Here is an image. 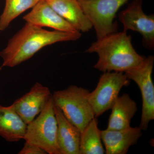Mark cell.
<instances>
[{
	"instance_id": "1",
	"label": "cell",
	"mask_w": 154,
	"mask_h": 154,
	"mask_svg": "<svg viewBox=\"0 0 154 154\" xmlns=\"http://www.w3.org/2000/svg\"><path fill=\"white\" fill-rule=\"evenodd\" d=\"M81 36L80 31H49L26 22L0 52L2 66L14 67L30 59L45 46L61 42L76 41Z\"/></svg>"
},
{
	"instance_id": "2",
	"label": "cell",
	"mask_w": 154,
	"mask_h": 154,
	"mask_svg": "<svg viewBox=\"0 0 154 154\" xmlns=\"http://www.w3.org/2000/svg\"><path fill=\"white\" fill-rule=\"evenodd\" d=\"M85 52L98 54L99 59L94 68L102 72L125 73L138 66L146 57L137 52L131 36L124 31L97 38Z\"/></svg>"
},
{
	"instance_id": "3",
	"label": "cell",
	"mask_w": 154,
	"mask_h": 154,
	"mask_svg": "<svg viewBox=\"0 0 154 154\" xmlns=\"http://www.w3.org/2000/svg\"><path fill=\"white\" fill-rule=\"evenodd\" d=\"M90 93L87 89L72 85L65 90L54 91L52 94L54 105L81 132L95 117L88 100Z\"/></svg>"
},
{
	"instance_id": "4",
	"label": "cell",
	"mask_w": 154,
	"mask_h": 154,
	"mask_svg": "<svg viewBox=\"0 0 154 154\" xmlns=\"http://www.w3.org/2000/svg\"><path fill=\"white\" fill-rule=\"evenodd\" d=\"M54 104L51 97L36 118L27 125L23 139L38 146L49 154H60L57 143V123Z\"/></svg>"
},
{
	"instance_id": "5",
	"label": "cell",
	"mask_w": 154,
	"mask_h": 154,
	"mask_svg": "<svg viewBox=\"0 0 154 154\" xmlns=\"http://www.w3.org/2000/svg\"><path fill=\"white\" fill-rule=\"evenodd\" d=\"M95 29L97 38L116 32L117 11L129 0H78Z\"/></svg>"
},
{
	"instance_id": "6",
	"label": "cell",
	"mask_w": 154,
	"mask_h": 154,
	"mask_svg": "<svg viewBox=\"0 0 154 154\" xmlns=\"http://www.w3.org/2000/svg\"><path fill=\"white\" fill-rule=\"evenodd\" d=\"M129 84L130 80L124 72H104L96 89L88 96L95 117L97 118L111 109L122 88Z\"/></svg>"
},
{
	"instance_id": "7",
	"label": "cell",
	"mask_w": 154,
	"mask_h": 154,
	"mask_svg": "<svg viewBox=\"0 0 154 154\" xmlns=\"http://www.w3.org/2000/svg\"><path fill=\"white\" fill-rule=\"evenodd\" d=\"M154 62L153 56H149L138 66L125 72L140 91L142 107L139 127L143 131L147 129L150 122L154 119V85L152 77Z\"/></svg>"
},
{
	"instance_id": "8",
	"label": "cell",
	"mask_w": 154,
	"mask_h": 154,
	"mask_svg": "<svg viewBox=\"0 0 154 154\" xmlns=\"http://www.w3.org/2000/svg\"><path fill=\"white\" fill-rule=\"evenodd\" d=\"M123 25V31L132 30L143 36L144 46L149 49L154 47V15H146L142 8V0H134L119 14Z\"/></svg>"
},
{
	"instance_id": "9",
	"label": "cell",
	"mask_w": 154,
	"mask_h": 154,
	"mask_svg": "<svg viewBox=\"0 0 154 154\" xmlns=\"http://www.w3.org/2000/svg\"><path fill=\"white\" fill-rule=\"evenodd\" d=\"M51 96L49 88L36 82L29 92L12 104L23 121L28 125L41 113Z\"/></svg>"
},
{
	"instance_id": "10",
	"label": "cell",
	"mask_w": 154,
	"mask_h": 154,
	"mask_svg": "<svg viewBox=\"0 0 154 154\" xmlns=\"http://www.w3.org/2000/svg\"><path fill=\"white\" fill-rule=\"evenodd\" d=\"M23 18L27 23L40 27H49L54 30L64 32L79 31L44 0H39L32 8V11Z\"/></svg>"
},
{
	"instance_id": "11",
	"label": "cell",
	"mask_w": 154,
	"mask_h": 154,
	"mask_svg": "<svg viewBox=\"0 0 154 154\" xmlns=\"http://www.w3.org/2000/svg\"><path fill=\"white\" fill-rule=\"evenodd\" d=\"M140 127L120 130L101 131V138L105 147V154H126L131 146L136 144L142 136Z\"/></svg>"
},
{
	"instance_id": "12",
	"label": "cell",
	"mask_w": 154,
	"mask_h": 154,
	"mask_svg": "<svg viewBox=\"0 0 154 154\" xmlns=\"http://www.w3.org/2000/svg\"><path fill=\"white\" fill-rule=\"evenodd\" d=\"M57 123V143L60 154H80L81 132L54 105Z\"/></svg>"
},
{
	"instance_id": "13",
	"label": "cell",
	"mask_w": 154,
	"mask_h": 154,
	"mask_svg": "<svg viewBox=\"0 0 154 154\" xmlns=\"http://www.w3.org/2000/svg\"><path fill=\"white\" fill-rule=\"evenodd\" d=\"M47 2L59 15L78 31L88 32L93 28L78 0H51Z\"/></svg>"
},
{
	"instance_id": "14",
	"label": "cell",
	"mask_w": 154,
	"mask_h": 154,
	"mask_svg": "<svg viewBox=\"0 0 154 154\" xmlns=\"http://www.w3.org/2000/svg\"><path fill=\"white\" fill-rule=\"evenodd\" d=\"M27 127L13 104L0 105V136L8 142H17L24 139Z\"/></svg>"
},
{
	"instance_id": "15",
	"label": "cell",
	"mask_w": 154,
	"mask_h": 154,
	"mask_svg": "<svg viewBox=\"0 0 154 154\" xmlns=\"http://www.w3.org/2000/svg\"><path fill=\"white\" fill-rule=\"evenodd\" d=\"M107 129L120 130L130 126L131 119L137 110L136 103L128 94L119 96L112 108Z\"/></svg>"
},
{
	"instance_id": "16",
	"label": "cell",
	"mask_w": 154,
	"mask_h": 154,
	"mask_svg": "<svg viewBox=\"0 0 154 154\" xmlns=\"http://www.w3.org/2000/svg\"><path fill=\"white\" fill-rule=\"evenodd\" d=\"M105 154V150L102 145L101 130L95 117L81 132L80 154Z\"/></svg>"
},
{
	"instance_id": "17",
	"label": "cell",
	"mask_w": 154,
	"mask_h": 154,
	"mask_svg": "<svg viewBox=\"0 0 154 154\" xmlns=\"http://www.w3.org/2000/svg\"><path fill=\"white\" fill-rule=\"evenodd\" d=\"M5 6L0 16V31L5 30L11 22L28 9L33 8L39 0H5Z\"/></svg>"
},
{
	"instance_id": "18",
	"label": "cell",
	"mask_w": 154,
	"mask_h": 154,
	"mask_svg": "<svg viewBox=\"0 0 154 154\" xmlns=\"http://www.w3.org/2000/svg\"><path fill=\"white\" fill-rule=\"evenodd\" d=\"M19 154H45L46 152L38 146L25 142Z\"/></svg>"
},
{
	"instance_id": "19",
	"label": "cell",
	"mask_w": 154,
	"mask_h": 154,
	"mask_svg": "<svg viewBox=\"0 0 154 154\" xmlns=\"http://www.w3.org/2000/svg\"><path fill=\"white\" fill-rule=\"evenodd\" d=\"M2 67H3L2 66L0 67V71H1V70H2Z\"/></svg>"
},
{
	"instance_id": "20",
	"label": "cell",
	"mask_w": 154,
	"mask_h": 154,
	"mask_svg": "<svg viewBox=\"0 0 154 154\" xmlns=\"http://www.w3.org/2000/svg\"><path fill=\"white\" fill-rule=\"evenodd\" d=\"M44 1H46V2H49V1H51V0H44Z\"/></svg>"
},
{
	"instance_id": "21",
	"label": "cell",
	"mask_w": 154,
	"mask_h": 154,
	"mask_svg": "<svg viewBox=\"0 0 154 154\" xmlns=\"http://www.w3.org/2000/svg\"><path fill=\"white\" fill-rule=\"evenodd\" d=\"M0 32H1V31H0Z\"/></svg>"
}]
</instances>
